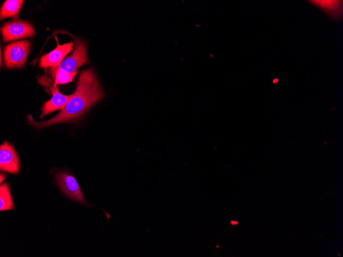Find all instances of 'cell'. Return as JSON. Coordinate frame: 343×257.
I'll list each match as a JSON object with an SVG mask.
<instances>
[{
  "label": "cell",
  "instance_id": "cell-13",
  "mask_svg": "<svg viewBox=\"0 0 343 257\" xmlns=\"http://www.w3.org/2000/svg\"><path fill=\"white\" fill-rule=\"evenodd\" d=\"M231 224L233 225H235L238 224V222H235V221H231Z\"/></svg>",
  "mask_w": 343,
  "mask_h": 257
},
{
  "label": "cell",
  "instance_id": "cell-1",
  "mask_svg": "<svg viewBox=\"0 0 343 257\" xmlns=\"http://www.w3.org/2000/svg\"><path fill=\"white\" fill-rule=\"evenodd\" d=\"M105 96V93L93 68L82 70L78 76L77 88L65 107L52 118L36 121L27 116L29 124L37 129L60 123L78 121L93 105Z\"/></svg>",
  "mask_w": 343,
  "mask_h": 257
},
{
  "label": "cell",
  "instance_id": "cell-12",
  "mask_svg": "<svg viewBox=\"0 0 343 257\" xmlns=\"http://www.w3.org/2000/svg\"><path fill=\"white\" fill-rule=\"evenodd\" d=\"M0 176H1V177H1L0 182H1V183H2L3 182V181H4L6 178L7 175L1 173Z\"/></svg>",
  "mask_w": 343,
  "mask_h": 257
},
{
  "label": "cell",
  "instance_id": "cell-10",
  "mask_svg": "<svg viewBox=\"0 0 343 257\" xmlns=\"http://www.w3.org/2000/svg\"><path fill=\"white\" fill-rule=\"evenodd\" d=\"M14 207L10 185L4 183L0 186V210H13Z\"/></svg>",
  "mask_w": 343,
  "mask_h": 257
},
{
  "label": "cell",
  "instance_id": "cell-8",
  "mask_svg": "<svg viewBox=\"0 0 343 257\" xmlns=\"http://www.w3.org/2000/svg\"><path fill=\"white\" fill-rule=\"evenodd\" d=\"M50 89L52 97L43 104L41 109L42 113L40 116L41 118L55 110H62L72 97V94L67 95L61 93L59 86L54 83H53Z\"/></svg>",
  "mask_w": 343,
  "mask_h": 257
},
{
  "label": "cell",
  "instance_id": "cell-4",
  "mask_svg": "<svg viewBox=\"0 0 343 257\" xmlns=\"http://www.w3.org/2000/svg\"><path fill=\"white\" fill-rule=\"evenodd\" d=\"M1 32L4 42L30 37L35 34V30L31 24L27 21L18 19L4 24L1 28Z\"/></svg>",
  "mask_w": 343,
  "mask_h": 257
},
{
  "label": "cell",
  "instance_id": "cell-7",
  "mask_svg": "<svg viewBox=\"0 0 343 257\" xmlns=\"http://www.w3.org/2000/svg\"><path fill=\"white\" fill-rule=\"evenodd\" d=\"M74 45L73 42L63 45H60L58 42V46L55 49L42 56L40 67L47 68L59 66L63 61L64 57L73 49Z\"/></svg>",
  "mask_w": 343,
  "mask_h": 257
},
{
  "label": "cell",
  "instance_id": "cell-5",
  "mask_svg": "<svg viewBox=\"0 0 343 257\" xmlns=\"http://www.w3.org/2000/svg\"><path fill=\"white\" fill-rule=\"evenodd\" d=\"M55 179L60 188L65 194L76 202L87 204L84 194L74 176L63 171L55 174Z\"/></svg>",
  "mask_w": 343,
  "mask_h": 257
},
{
  "label": "cell",
  "instance_id": "cell-3",
  "mask_svg": "<svg viewBox=\"0 0 343 257\" xmlns=\"http://www.w3.org/2000/svg\"><path fill=\"white\" fill-rule=\"evenodd\" d=\"M74 41L75 47L73 53L64 60L57 67L68 72L77 73L79 68L89 63L87 55V44L83 40L70 34Z\"/></svg>",
  "mask_w": 343,
  "mask_h": 257
},
{
  "label": "cell",
  "instance_id": "cell-11",
  "mask_svg": "<svg viewBox=\"0 0 343 257\" xmlns=\"http://www.w3.org/2000/svg\"><path fill=\"white\" fill-rule=\"evenodd\" d=\"M50 73L54 80V84H63L72 81L77 73H70L57 67H51Z\"/></svg>",
  "mask_w": 343,
  "mask_h": 257
},
{
  "label": "cell",
  "instance_id": "cell-6",
  "mask_svg": "<svg viewBox=\"0 0 343 257\" xmlns=\"http://www.w3.org/2000/svg\"><path fill=\"white\" fill-rule=\"evenodd\" d=\"M20 169V161L14 148L8 142H4L0 147V169L17 174Z\"/></svg>",
  "mask_w": 343,
  "mask_h": 257
},
{
  "label": "cell",
  "instance_id": "cell-9",
  "mask_svg": "<svg viewBox=\"0 0 343 257\" xmlns=\"http://www.w3.org/2000/svg\"><path fill=\"white\" fill-rule=\"evenodd\" d=\"M24 3V1L22 0L6 1L1 9V20L8 17L17 19Z\"/></svg>",
  "mask_w": 343,
  "mask_h": 257
},
{
  "label": "cell",
  "instance_id": "cell-2",
  "mask_svg": "<svg viewBox=\"0 0 343 257\" xmlns=\"http://www.w3.org/2000/svg\"><path fill=\"white\" fill-rule=\"evenodd\" d=\"M31 47L29 41L14 42L4 49L5 64L7 68L23 67L26 63Z\"/></svg>",
  "mask_w": 343,
  "mask_h": 257
}]
</instances>
